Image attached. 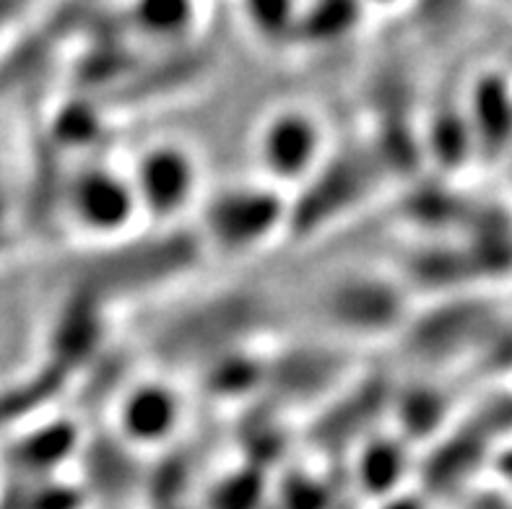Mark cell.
<instances>
[{"mask_svg":"<svg viewBox=\"0 0 512 509\" xmlns=\"http://www.w3.org/2000/svg\"><path fill=\"white\" fill-rule=\"evenodd\" d=\"M315 143H318V138H315L310 120L302 115H289L279 117L276 125L268 128L263 151L268 156V164L294 172V167H302L310 159Z\"/></svg>","mask_w":512,"mask_h":509,"instance_id":"6da1fadb","label":"cell"}]
</instances>
